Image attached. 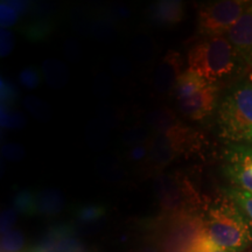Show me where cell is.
I'll return each mask as SVG.
<instances>
[{
    "instance_id": "cell-1",
    "label": "cell",
    "mask_w": 252,
    "mask_h": 252,
    "mask_svg": "<svg viewBox=\"0 0 252 252\" xmlns=\"http://www.w3.org/2000/svg\"><path fill=\"white\" fill-rule=\"evenodd\" d=\"M202 220L206 235L223 250L242 252L251 244V226L244 214L228 196L208 208Z\"/></svg>"
},
{
    "instance_id": "cell-2",
    "label": "cell",
    "mask_w": 252,
    "mask_h": 252,
    "mask_svg": "<svg viewBox=\"0 0 252 252\" xmlns=\"http://www.w3.org/2000/svg\"><path fill=\"white\" fill-rule=\"evenodd\" d=\"M238 62L237 53L228 37H203L189 49L187 70L208 83L216 84V82L231 76Z\"/></svg>"
},
{
    "instance_id": "cell-3",
    "label": "cell",
    "mask_w": 252,
    "mask_h": 252,
    "mask_svg": "<svg viewBox=\"0 0 252 252\" xmlns=\"http://www.w3.org/2000/svg\"><path fill=\"white\" fill-rule=\"evenodd\" d=\"M200 133L181 124L172 130L156 133L150 140L146 161L140 167L145 178H157L182 154L194 152L201 145Z\"/></svg>"
},
{
    "instance_id": "cell-4",
    "label": "cell",
    "mask_w": 252,
    "mask_h": 252,
    "mask_svg": "<svg viewBox=\"0 0 252 252\" xmlns=\"http://www.w3.org/2000/svg\"><path fill=\"white\" fill-rule=\"evenodd\" d=\"M220 135L232 143L252 140V82H243L224 97L217 112Z\"/></svg>"
},
{
    "instance_id": "cell-5",
    "label": "cell",
    "mask_w": 252,
    "mask_h": 252,
    "mask_svg": "<svg viewBox=\"0 0 252 252\" xmlns=\"http://www.w3.org/2000/svg\"><path fill=\"white\" fill-rule=\"evenodd\" d=\"M154 190L166 214L195 213L202 201L184 173H162L154 178Z\"/></svg>"
},
{
    "instance_id": "cell-6",
    "label": "cell",
    "mask_w": 252,
    "mask_h": 252,
    "mask_svg": "<svg viewBox=\"0 0 252 252\" xmlns=\"http://www.w3.org/2000/svg\"><path fill=\"white\" fill-rule=\"evenodd\" d=\"M250 4L244 0H220L202 4L197 9V33L203 37L225 36Z\"/></svg>"
},
{
    "instance_id": "cell-7",
    "label": "cell",
    "mask_w": 252,
    "mask_h": 252,
    "mask_svg": "<svg viewBox=\"0 0 252 252\" xmlns=\"http://www.w3.org/2000/svg\"><path fill=\"white\" fill-rule=\"evenodd\" d=\"M224 173L236 189L252 193V146H230L225 152Z\"/></svg>"
},
{
    "instance_id": "cell-8",
    "label": "cell",
    "mask_w": 252,
    "mask_h": 252,
    "mask_svg": "<svg viewBox=\"0 0 252 252\" xmlns=\"http://www.w3.org/2000/svg\"><path fill=\"white\" fill-rule=\"evenodd\" d=\"M219 86L204 82L196 90L185 98L176 100L178 109L185 117L197 122L209 117L214 112L219 100Z\"/></svg>"
},
{
    "instance_id": "cell-9",
    "label": "cell",
    "mask_w": 252,
    "mask_h": 252,
    "mask_svg": "<svg viewBox=\"0 0 252 252\" xmlns=\"http://www.w3.org/2000/svg\"><path fill=\"white\" fill-rule=\"evenodd\" d=\"M182 69V55L176 50H168L154 71V91L159 94H173L179 78L184 74Z\"/></svg>"
},
{
    "instance_id": "cell-10",
    "label": "cell",
    "mask_w": 252,
    "mask_h": 252,
    "mask_svg": "<svg viewBox=\"0 0 252 252\" xmlns=\"http://www.w3.org/2000/svg\"><path fill=\"white\" fill-rule=\"evenodd\" d=\"M226 37L234 46L239 61L252 65V2Z\"/></svg>"
},
{
    "instance_id": "cell-11",
    "label": "cell",
    "mask_w": 252,
    "mask_h": 252,
    "mask_svg": "<svg viewBox=\"0 0 252 252\" xmlns=\"http://www.w3.org/2000/svg\"><path fill=\"white\" fill-rule=\"evenodd\" d=\"M149 18L153 24L161 27H173L185 18V4L176 0H161L151 5Z\"/></svg>"
},
{
    "instance_id": "cell-12",
    "label": "cell",
    "mask_w": 252,
    "mask_h": 252,
    "mask_svg": "<svg viewBox=\"0 0 252 252\" xmlns=\"http://www.w3.org/2000/svg\"><path fill=\"white\" fill-rule=\"evenodd\" d=\"M145 124L152 131L153 134H156L172 130V128L184 124V123L180 121L174 110L169 108H160L147 113L146 117H145Z\"/></svg>"
},
{
    "instance_id": "cell-13",
    "label": "cell",
    "mask_w": 252,
    "mask_h": 252,
    "mask_svg": "<svg viewBox=\"0 0 252 252\" xmlns=\"http://www.w3.org/2000/svg\"><path fill=\"white\" fill-rule=\"evenodd\" d=\"M42 74L47 83L53 88H61L68 82V70L58 60H46L42 64Z\"/></svg>"
},
{
    "instance_id": "cell-14",
    "label": "cell",
    "mask_w": 252,
    "mask_h": 252,
    "mask_svg": "<svg viewBox=\"0 0 252 252\" xmlns=\"http://www.w3.org/2000/svg\"><path fill=\"white\" fill-rule=\"evenodd\" d=\"M63 198L60 191L54 189H45L36 195V210L42 214L59 213L62 209Z\"/></svg>"
},
{
    "instance_id": "cell-15",
    "label": "cell",
    "mask_w": 252,
    "mask_h": 252,
    "mask_svg": "<svg viewBox=\"0 0 252 252\" xmlns=\"http://www.w3.org/2000/svg\"><path fill=\"white\" fill-rule=\"evenodd\" d=\"M30 7L28 2L24 1H1L0 12H1V27H9L15 25L21 14H24Z\"/></svg>"
},
{
    "instance_id": "cell-16",
    "label": "cell",
    "mask_w": 252,
    "mask_h": 252,
    "mask_svg": "<svg viewBox=\"0 0 252 252\" xmlns=\"http://www.w3.org/2000/svg\"><path fill=\"white\" fill-rule=\"evenodd\" d=\"M152 131L147 127L146 124H137L127 128L123 133L122 140L124 146L127 147V149H131V147L147 143L152 138Z\"/></svg>"
},
{
    "instance_id": "cell-17",
    "label": "cell",
    "mask_w": 252,
    "mask_h": 252,
    "mask_svg": "<svg viewBox=\"0 0 252 252\" xmlns=\"http://www.w3.org/2000/svg\"><path fill=\"white\" fill-rule=\"evenodd\" d=\"M225 195L239 208V209H241V212L243 213L252 223V193H248V191L231 188L226 189Z\"/></svg>"
},
{
    "instance_id": "cell-18",
    "label": "cell",
    "mask_w": 252,
    "mask_h": 252,
    "mask_svg": "<svg viewBox=\"0 0 252 252\" xmlns=\"http://www.w3.org/2000/svg\"><path fill=\"white\" fill-rule=\"evenodd\" d=\"M25 106L34 117L40 119V121H48L52 117V111H50L49 106L35 96L26 97Z\"/></svg>"
},
{
    "instance_id": "cell-19",
    "label": "cell",
    "mask_w": 252,
    "mask_h": 252,
    "mask_svg": "<svg viewBox=\"0 0 252 252\" xmlns=\"http://www.w3.org/2000/svg\"><path fill=\"white\" fill-rule=\"evenodd\" d=\"M52 32V25L46 20H40L36 23H31L26 25V27L23 28V33L26 35L27 39L36 41L45 39L47 34Z\"/></svg>"
},
{
    "instance_id": "cell-20",
    "label": "cell",
    "mask_w": 252,
    "mask_h": 252,
    "mask_svg": "<svg viewBox=\"0 0 252 252\" xmlns=\"http://www.w3.org/2000/svg\"><path fill=\"white\" fill-rule=\"evenodd\" d=\"M185 252H229L223 250L213 243L209 237L206 235V232H202L200 236H197L194 239V242L189 245L187 250Z\"/></svg>"
},
{
    "instance_id": "cell-21",
    "label": "cell",
    "mask_w": 252,
    "mask_h": 252,
    "mask_svg": "<svg viewBox=\"0 0 252 252\" xmlns=\"http://www.w3.org/2000/svg\"><path fill=\"white\" fill-rule=\"evenodd\" d=\"M1 125L6 128L24 127L25 119L20 112L12 110L8 106L1 105Z\"/></svg>"
},
{
    "instance_id": "cell-22",
    "label": "cell",
    "mask_w": 252,
    "mask_h": 252,
    "mask_svg": "<svg viewBox=\"0 0 252 252\" xmlns=\"http://www.w3.org/2000/svg\"><path fill=\"white\" fill-rule=\"evenodd\" d=\"M14 203L18 209L25 213H34L36 210V196L30 190H21L15 195Z\"/></svg>"
},
{
    "instance_id": "cell-23",
    "label": "cell",
    "mask_w": 252,
    "mask_h": 252,
    "mask_svg": "<svg viewBox=\"0 0 252 252\" xmlns=\"http://www.w3.org/2000/svg\"><path fill=\"white\" fill-rule=\"evenodd\" d=\"M150 140L145 144L138 145V146L128 149L127 152H126V159H127V161L134 163V165H140V167L143 166L144 162L146 161L147 157H149Z\"/></svg>"
},
{
    "instance_id": "cell-24",
    "label": "cell",
    "mask_w": 252,
    "mask_h": 252,
    "mask_svg": "<svg viewBox=\"0 0 252 252\" xmlns=\"http://www.w3.org/2000/svg\"><path fill=\"white\" fill-rule=\"evenodd\" d=\"M98 168H99V173L102 175L105 176L106 179L110 178L112 172V179L116 180V179H119V174L122 173V168L121 165H119L118 160H116L115 158L108 157V158H103V159L99 160L98 163Z\"/></svg>"
},
{
    "instance_id": "cell-25",
    "label": "cell",
    "mask_w": 252,
    "mask_h": 252,
    "mask_svg": "<svg viewBox=\"0 0 252 252\" xmlns=\"http://www.w3.org/2000/svg\"><path fill=\"white\" fill-rule=\"evenodd\" d=\"M19 81H20L21 86L27 88V89H35L41 82L40 72L33 67L25 68L19 75Z\"/></svg>"
},
{
    "instance_id": "cell-26",
    "label": "cell",
    "mask_w": 252,
    "mask_h": 252,
    "mask_svg": "<svg viewBox=\"0 0 252 252\" xmlns=\"http://www.w3.org/2000/svg\"><path fill=\"white\" fill-rule=\"evenodd\" d=\"M24 243L23 235L19 231L7 232L2 238V252H17L21 249Z\"/></svg>"
},
{
    "instance_id": "cell-27",
    "label": "cell",
    "mask_w": 252,
    "mask_h": 252,
    "mask_svg": "<svg viewBox=\"0 0 252 252\" xmlns=\"http://www.w3.org/2000/svg\"><path fill=\"white\" fill-rule=\"evenodd\" d=\"M18 98V90L8 81L1 80V105L11 106Z\"/></svg>"
},
{
    "instance_id": "cell-28",
    "label": "cell",
    "mask_w": 252,
    "mask_h": 252,
    "mask_svg": "<svg viewBox=\"0 0 252 252\" xmlns=\"http://www.w3.org/2000/svg\"><path fill=\"white\" fill-rule=\"evenodd\" d=\"M93 28L94 34L99 39H109L115 33L112 24H110L108 20H100L98 23L94 24Z\"/></svg>"
},
{
    "instance_id": "cell-29",
    "label": "cell",
    "mask_w": 252,
    "mask_h": 252,
    "mask_svg": "<svg viewBox=\"0 0 252 252\" xmlns=\"http://www.w3.org/2000/svg\"><path fill=\"white\" fill-rule=\"evenodd\" d=\"M2 153L7 159L12 161H18L24 157V149L18 144H8L2 149Z\"/></svg>"
},
{
    "instance_id": "cell-30",
    "label": "cell",
    "mask_w": 252,
    "mask_h": 252,
    "mask_svg": "<svg viewBox=\"0 0 252 252\" xmlns=\"http://www.w3.org/2000/svg\"><path fill=\"white\" fill-rule=\"evenodd\" d=\"M14 47L13 34L9 31L1 30V56H7Z\"/></svg>"
},
{
    "instance_id": "cell-31",
    "label": "cell",
    "mask_w": 252,
    "mask_h": 252,
    "mask_svg": "<svg viewBox=\"0 0 252 252\" xmlns=\"http://www.w3.org/2000/svg\"><path fill=\"white\" fill-rule=\"evenodd\" d=\"M14 215L12 213H6L5 219L2 220V230H7L9 226L13 224Z\"/></svg>"
}]
</instances>
